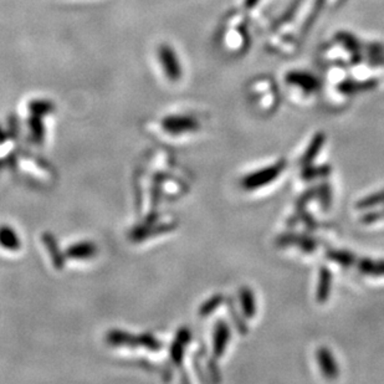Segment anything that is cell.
I'll list each match as a JSON object with an SVG mask.
<instances>
[{
    "instance_id": "cell-1",
    "label": "cell",
    "mask_w": 384,
    "mask_h": 384,
    "mask_svg": "<svg viewBox=\"0 0 384 384\" xmlns=\"http://www.w3.org/2000/svg\"><path fill=\"white\" fill-rule=\"evenodd\" d=\"M286 162L284 159L278 160L272 166L261 168L259 171L250 173L241 179V187L246 191H255L272 183L280 174L285 171Z\"/></svg>"
},
{
    "instance_id": "cell-8",
    "label": "cell",
    "mask_w": 384,
    "mask_h": 384,
    "mask_svg": "<svg viewBox=\"0 0 384 384\" xmlns=\"http://www.w3.org/2000/svg\"><path fill=\"white\" fill-rule=\"evenodd\" d=\"M229 338H230L229 327L223 321H220L217 326L215 336H214V352L217 356H221V353L226 350V344L229 342Z\"/></svg>"
},
{
    "instance_id": "cell-11",
    "label": "cell",
    "mask_w": 384,
    "mask_h": 384,
    "mask_svg": "<svg viewBox=\"0 0 384 384\" xmlns=\"http://www.w3.org/2000/svg\"><path fill=\"white\" fill-rule=\"evenodd\" d=\"M330 172H331V167L328 165L318 167H312L310 165V166L304 167L301 177L305 180H312V179L320 178V177H326L330 174Z\"/></svg>"
},
{
    "instance_id": "cell-7",
    "label": "cell",
    "mask_w": 384,
    "mask_h": 384,
    "mask_svg": "<svg viewBox=\"0 0 384 384\" xmlns=\"http://www.w3.org/2000/svg\"><path fill=\"white\" fill-rule=\"evenodd\" d=\"M326 258L331 260L332 263L344 266V267H351L356 266L358 258L353 252L348 250H341V249H331L326 252Z\"/></svg>"
},
{
    "instance_id": "cell-9",
    "label": "cell",
    "mask_w": 384,
    "mask_h": 384,
    "mask_svg": "<svg viewBox=\"0 0 384 384\" xmlns=\"http://www.w3.org/2000/svg\"><path fill=\"white\" fill-rule=\"evenodd\" d=\"M240 302H241V309H243V312H244L246 317H254L255 313H256V305H255L254 292L250 289L244 287L240 291Z\"/></svg>"
},
{
    "instance_id": "cell-12",
    "label": "cell",
    "mask_w": 384,
    "mask_h": 384,
    "mask_svg": "<svg viewBox=\"0 0 384 384\" xmlns=\"http://www.w3.org/2000/svg\"><path fill=\"white\" fill-rule=\"evenodd\" d=\"M160 56H162V64H163V67L166 69L167 73H168L171 77L178 79L179 70L172 67L173 61H176V55H174L169 49H163L162 53H160Z\"/></svg>"
},
{
    "instance_id": "cell-4",
    "label": "cell",
    "mask_w": 384,
    "mask_h": 384,
    "mask_svg": "<svg viewBox=\"0 0 384 384\" xmlns=\"http://www.w3.org/2000/svg\"><path fill=\"white\" fill-rule=\"evenodd\" d=\"M356 267L358 272L365 276L372 278H384V260L383 259L363 258L358 259Z\"/></svg>"
},
{
    "instance_id": "cell-3",
    "label": "cell",
    "mask_w": 384,
    "mask_h": 384,
    "mask_svg": "<svg viewBox=\"0 0 384 384\" xmlns=\"http://www.w3.org/2000/svg\"><path fill=\"white\" fill-rule=\"evenodd\" d=\"M316 357H317L318 367L322 372L324 377L327 379H336L339 370L332 352L326 347H321L316 353Z\"/></svg>"
},
{
    "instance_id": "cell-6",
    "label": "cell",
    "mask_w": 384,
    "mask_h": 384,
    "mask_svg": "<svg viewBox=\"0 0 384 384\" xmlns=\"http://www.w3.org/2000/svg\"><path fill=\"white\" fill-rule=\"evenodd\" d=\"M325 134L324 133H317L312 139L310 145L307 147V149H306L304 154H302V157L300 159V165L302 167L310 166L312 162L316 159L318 154H320V152H321L322 147L325 145Z\"/></svg>"
},
{
    "instance_id": "cell-13",
    "label": "cell",
    "mask_w": 384,
    "mask_h": 384,
    "mask_svg": "<svg viewBox=\"0 0 384 384\" xmlns=\"http://www.w3.org/2000/svg\"><path fill=\"white\" fill-rule=\"evenodd\" d=\"M316 198L320 199L321 204L324 206L325 209L331 206L332 192L330 186L328 184H322V186L318 187L317 189H316Z\"/></svg>"
},
{
    "instance_id": "cell-14",
    "label": "cell",
    "mask_w": 384,
    "mask_h": 384,
    "mask_svg": "<svg viewBox=\"0 0 384 384\" xmlns=\"http://www.w3.org/2000/svg\"><path fill=\"white\" fill-rule=\"evenodd\" d=\"M384 219V206L382 209H379L377 212H371L368 214H365L361 219L362 223L365 224H372V223H376V221H379V220H383Z\"/></svg>"
},
{
    "instance_id": "cell-5",
    "label": "cell",
    "mask_w": 384,
    "mask_h": 384,
    "mask_svg": "<svg viewBox=\"0 0 384 384\" xmlns=\"http://www.w3.org/2000/svg\"><path fill=\"white\" fill-rule=\"evenodd\" d=\"M332 289V272L328 267L322 266L320 269V274H318V285L317 290H316V298H317L320 304L326 302L330 293H331Z\"/></svg>"
},
{
    "instance_id": "cell-2",
    "label": "cell",
    "mask_w": 384,
    "mask_h": 384,
    "mask_svg": "<svg viewBox=\"0 0 384 384\" xmlns=\"http://www.w3.org/2000/svg\"><path fill=\"white\" fill-rule=\"evenodd\" d=\"M278 246H295L304 252H313L317 248V241L311 237L300 234H284L276 240Z\"/></svg>"
},
{
    "instance_id": "cell-10",
    "label": "cell",
    "mask_w": 384,
    "mask_h": 384,
    "mask_svg": "<svg viewBox=\"0 0 384 384\" xmlns=\"http://www.w3.org/2000/svg\"><path fill=\"white\" fill-rule=\"evenodd\" d=\"M384 204V189L383 191H379L377 193H373L371 195L365 197V198H362L361 200H358L357 204H356V208L359 209V211H363V209H368V208H374L377 206H383Z\"/></svg>"
}]
</instances>
